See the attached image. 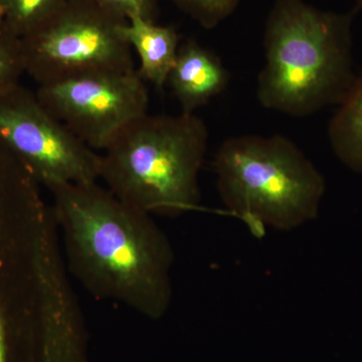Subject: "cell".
I'll list each match as a JSON object with an SVG mask.
<instances>
[{"mask_svg": "<svg viewBox=\"0 0 362 362\" xmlns=\"http://www.w3.org/2000/svg\"><path fill=\"white\" fill-rule=\"evenodd\" d=\"M47 189L66 265L78 282L95 297L161 318L173 301L175 252L152 216L98 181Z\"/></svg>", "mask_w": 362, "mask_h": 362, "instance_id": "6da1fadb", "label": "cell"}, {"mask_svg": "<svg viewBox=\"0 0 362 362\" xmlns=\"http://www.w3.org/2000/svg\"><path fill=\"white\" fill-rule=\"evenodd\" d=\"M349 13L323 11L303 0H276L264 32L265 65L257 98L264 108L293 117L341 103L356 82Z\"/></svg>", "mask_w": 362, "mask_h": 362, "instance_id": "7a4b0ae2", "label": "cell"}, {"mask_svg": "<svg viewBox=\"0 0 362 362\" xmlns=\"http://www.w3.org/2000/svg\"><path fill=\"white\" fill-rule=\"evenodd\" d=\"M194 114L146 115L115 136L100 154L99 177L119 199L150 216L194 211L209 144Z\"/></svg>", "mask_w": 362, "mask_h": 362, "instance_id": "3957f363", "label": "cell"}, {"mask_svg": "<svg viewBox=\"0 0 362 362\" xmlns=\"http://www.w3.org/2000/svg\"><path fill=\"white\" fill-rule=\"evenodd\" d=\"M223 204L257 239L289 232L315 220L326 182L322 173L283 135L235 136L214 157Z\"/></svg>", "mask_w": 362, "mask_h": 362, "instance_id": "277c9868", "label": "cell"}, {"mask_svg": "<svg viewBox=\"0 0 362 362\" xmlns=\"http://www.w3.org/2000/svg\"><path fill=\"white\" fill-rule=\"evenodd\" d=\"M126 21L92 0H68L21 39L25 74L42 85L84 74L135 70L123 33Z\"/></svg>", "mask_w": 362, "mask_h": 362, "instance_id": "5b68a950", "label": "cell"}, {"mask_svg": "<svg viewBox=\"0 0 362 362\" xmlns=\"http://www.w3.org/2000/svg\"><path fill=\"white\" fill-rule=\"evenodd\" d=\"M0 144L47 188L100 180V153L21 84L0 92Z\"/></svg>", "mask_w": 362, "mask_h": 362, "instance_id": "8992f818", "label": "cell"}, {"mask_svg": "<svg viewBox=\"0 0 362 362\" xmlns=\"http://www.w3.org/2000/svg\"><path fill=\"white\" fill-rule=\"evenodd\" d=\"M37 99L81 141L103 151L120 131L146 115L149 94L138 71L84 74L39 85Z\"/></svg>", "mask_w": 362, "mask_h": 362, "instance_id": "52a82bcc", "label": "cell"}, {"mask_svg": "<svg viewBox=\"0 0 362 362\" xmlns=\"http://www.w3.org/2000/svg\"><path fill=\"white\" fill-rule=\"evenodd\" d=\"M228 82L230 73L213 52L194 40L180 45L168 84L182 113L194 114L221 95Z\"/></svg>", "mask_w": 362, "mask_h": 362, "instance_id": "ba28073f", "label": "cell"}, {"mask_svg": "<svg viewBox=\"0 0 362 362\" xmlns=\"http://www.w3.org/2000/svg\"><path fill=\"white\" fill-rule=\"evenodd\" d=\"M124 37L139 59L138 73L158 89L168 84L175 65L180 37L173 26L156 25V21L132 18L123 28Z\"/></svg>", "mask_w": 362, "mask_h": 362, "instance_id": "9c48e42d", "label": "cell"}, {"mask_svg": "<svg viewBox=\"0 0 362 362\" xmlns=\"http://www.w3.org/2000/svg\"><path fill=\"white\" fill-rule=\"evenodd\" d=\"M331 148L346 168L362 175V74L328 126Z\"/></svg>", "mask_w": 362, "mask_h": 362, "instance_id": "30bf717a", "label": "cell"}, {"mask_svg": "<svg viewBox=\"0 0 362 362\" xmlns=\"http://www.w3.org/2000/svg\"><path fill=\"white\" fill-rule=\"evenodd\" d=\"M68 0H0V21L23 39L47 23Z\"/></svg>", "mask_w": 362, "mask_h": 362, "instance_id": "8fae6325", "label": "cell"}, {"mask_svg": "<svg viewBox=\"0 0 362 362\" xmlns=\"http://www.w3.org/2000/svg\"><path fill=\"white\" fill-rule=\"evenodd\" d=\"M25 74L21 39L0 21V92L21 84Z\"/></svg>", "mask_w": 362, "mask_h": 362, "instance_id": "7c38bea8", "label": "cell"}, {"mask_svg": "<svg viewBox=\"0 0 362 362\" xmlns=\"http://www.w3.org/2000/svg\"><path fill=\"white\" fill-rule=\"evenodd\" d=\"M206 30H213L235 13L242 0H171Z\"/></svg>", "mask_w": 362, "mask_h": 362, "instance_id": "4fadbf2b", "label": "cell"}, {"mask_svg": "<svg viewBox=\"0 0 362 362\" xmlns=\"http://www.w3.org/2000/svg\"><path fill=\"white\" fill-rule=\"evenodd\" d=\"M92 1L127 21L132 18L156 21L157 0H92Z\"/></svg>", "mask_w": 362, "mask_h": 362, "instance_id": "5bb4252c", "label": "cell"}, {"mask_svg": "<svg viewBox=\"0 0 362 362\" xmlns=\"http://www.w3.org/2000/svg\"><path fill=\"white\" fill-rule=\"evenodd\" d=\"M0 362H6V343H4V328L0 311Z\"/></svg>", "mask_w": 362, "mask_h": 362, "instance_id": "9a60e30c", "label": "cell"}, {"mask_svg": "<svg viewBox=\"0 0 362 362\" xmlns=\"http://www.w3.org/2000/svg\"><path fill=\"white\" fill-rule=\"evenodd\" d=\"M356 7L358 9L362 8V0H356Z\"/></svg>", "mask_w": 362, "mask_h": 362, "instance_id": "2e32d148", "label": "cell"}]
</instances>
